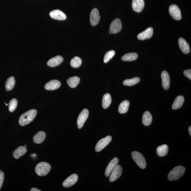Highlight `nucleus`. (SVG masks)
<instances>
[{
  "instance_id": "1",
  "label": "nucleus",
  "mask_w": 191,
  "mask_h": 191,
  "mask_svg": "<svg viewBox=\"0 0 191 191\" xmlns=\"http://www.w3.org/2000/svg\"><path fill=\"white\" fill-rule=\"evenodd\" d=\"M37 112L36 109H31L22 114L19 117V123L20 125L24 126L28 125L35 119Z\"/></svg>"
},
{
  "instance_id": "2",
  "label": "nucleus",
  "mask_w": 191,
  "mask_h": 191,
  "mask_svg": "<svg viewBox=\"0 0 191 191\" xmlns=\"http://www.w3.org/2000/svg\"><path fill=\"white\" fill-rule=\"evenodd\" d=\"M185 168L183 166H178L174 168L169 173L168 178L170 181L177 180L184 174Z\"/></svg>"
},
{
  "instance_id": "3",
  "label": "nucleus",
  "mask_w": 191,
  "mask_h": 191,
  "mask_svg": "<svg viewBox=\"0 0 191 191\" xmlns=\"http://www.w3.org/2000/svg\"><path fill=\"white\" fill-rule=\"evenodd\" d=\"M51 167L49 163L45 162L39 163L36 166L35 172L40 176H43L47 175L50 172Z\"/></svg>"
},
{
  "instance_id": "4",
  "label": "nucleus",
  "mask_w": 191,
  "mask_h": 191,
  "mask_svg": "<svg viewBox=\"0 0 191 191\" xmlns=\"http://www.w3.org/2000/svg\"><path fill=\"white\" fill-rule=\"evenodd\" d=\"M132 156L133 160L139 167L142 169L146 168V161L142 154L138 151H134L132 153Z\"/></svg>"
},
{
  "instance_id": "5",
  "label": "nucleus",
  "mask_w": 191,
  "mask_h": 191,
  "mask_svg": "<svg viewBox=\"0 0 191 191\" xmlns=\"http://www.w3.org/2000/svg\"><path fill=\"white\" fill-rule=\"evenodd\" d=\"M169 11L171 16L175 20H180L182 18L180 9L176 5H171L169 9Z\"/></svg>"
},
{
  "instance_id": "6",
  "label": "nucleus",
  "mask_w": 191,
  "mask_h": 191,
  "mask_svg": "<svg viewBox=\"0 0 191 191\" xmlns=\"http://www.w3.org/2000/svg\"><path fill=\"white\" fill-rule=\"evenodd\" d=\"M112 140L111 136H108L102 138L98 142L95 147V150L97 152L101 151L108 145Z\"/></svg>"
},
{
  "instance_id": "7",
  "label": "nucleus",
  "mask_w": 191,
  "mask_h": 191,
  "mask_svg": "<svg viewBox=\"0 0 191 191\" xmlns=\"http://www.w3.org/2000/svg\"><path fill=\"white\" fill-rule=\"evenodd\" d=\"M89 112L88 110L87 109H85L83 110L78 116L77 119V125L78 128L80 129L82 128L84 124L87 121L89 116Z\"/></svg>"
},
{
  "instance_id": "8",
  "label": "nucleus",
  "mask_w": 191,
  "mask_h": 191,
  "mask_svg": "<svg viewBox=\"0 0 191 191\" xmlns=\"http://www.w3.org/2000/svg\"><path fill=\"white\" fill-rule=\"evenodd\" d=\"M122 168L121 166L117 164L112 171L110 175L109 180L113 182L118 179L122 174Z\"/></svg>"
},
{
  "instance_id": "9",
  "label": "nucleus",
  "mask_w": 191,
  "mask_h": 191,
  "mask_svg": "<svg viewBox=\"0 0 191 191\" xmlns=\"http://www.w3.org/2000/svg\"><path fill=\"white\" fill-rule=\"evenodd\" d=\"M100 17L98 10L94 8L91 12L90 20L91 24L93 26L97 25L100 21Z\"/></svg>"
},
{
  "instance_id": "10",
  "label": "nucleus",
  "mask_w": 191,
  "mask_h": 191,
  "mask_svg": "<svg viewBox=\"0 0 191 191\" xmlns=\"http://www.w3.org/2000/svg\"><path fill=\"white\" fill-rule=\"evenodd\" d=\"M122 26L121 19L117 18L112 21L111 23L110 26V31L112 33H117L121 30Z\"/></svg>"
},
{
  "instance_id": "11",
  "label": "nucleus",
  "mask_w": 191,
  "mask_h": 191,
  "mask_svg": "<svg viewBox=\"0 0 191 191\" xmlns=\"http://www.w3.org/2000/svg\"><path fill=\"white\" fill-rule=\"evenodd\" d=\"M78 176L76 174H73L69 176L62 183L63 187L68 188L74 185L78 180Z\"/></svg>"
},
{
  "instance_id": "12",
  "label": "nucleus",
  "mask_w": 191,
  "mask_h": 191,
  "mask_svg": "<svg viewBox=\"0 0 191 191\" xmlns=\"http://www.w3.org/2000/svg\"><path fill=\"white\" fill-rule=\"evenodd\" d=\"M50 16L51 18L59 20H64L66 19V16L62 11L59 10H55L50 12Z\"/></svg>"
},
{
  "instance_id": "13",
  "label": "nucleus",
  "mask_w": 191,
  "mask_h": 191,
  "mask_svg": "<svg viewBox=\"0 0 191 191\" xmlns=\"http://www.w3.org/2000/svg\"><path fill=\"white\" fill-rule=\"evenodd\" d=\"M153 29L151 27L146 29V30L139 34L138 38L139 40H144L151 38L153 36Z\"/></svg>"
},
{
  "instance_id": "14",
  "label": "nucleus",
  "mask_w": 191,
  "mask_h": 191,
  "mask_svg": "<svg viewBox=\"0 0 191 191\" xmlns=\"http://www.w3.org/2000/svg\"><path fill=\"white\" fill-rule=\"evenodd\" d=\"M132 6L134 11L140 13L143 11L145 3L144 0H133Z\"/></svg>"
},
{
  "instance_id": "15",
  "label": "nucleus",
  "mask_w": 191,
  "mask_h": 191,
  "mask_svg": "<svg viewBox=\"0 0 191 191\" xmlns=\"http://www.w3.org/2000/svg\"><path fill=\"white\" fill-rule=\"evenodd\" d=\"M162 78V86L164 89L168 90L169 88L170 84V80L169 75L166 71L164 70L161 73Z\"/></svg>"
},
{
  "instance_id": "16",
  "label": "nucleus",
  "mask_w": 191,
  "mask_h": 191,
  "mask_svg": "<svg viewBox=\"0 0 191 191\" xmlns=\"http://www.w3.org/2000/svg\"><path fill=\"white\" fill-rule=\"evenodd\" d=\"M119 162V159L117 158H114L110 161L105 171V175L106 177H108L109 176L112 170L118 164Z\"/></svg>"
},
{
  "instance_id": "17",
  "label": "nucleus",
  "mask_w": 191,
  "mask_h": 191,
  "mask_svg": "<svg viewBox=\"0 0 191 191\" xmlns=\"http://www.w3.org/2000/svg\"><path fill=\"white\" fill-rule=\"evenodd\" d=\"M179 47L182 52L185 54L189 53L190 52V48L189 45L184 39L180 38L178 40Z\"/></svg>"
},
{
  "instance_id": "18",
  "label": "nucleus",
  "mask_w": 191,
  "mask_h": 191,
  "mask_svg": "<svg viewBox=\"0 0 191 191\" xmlns=\"http://www.w3.org/2000/svg\"><path fill=\"white\" fill-rule=\"evenodd\" d=\"M63 60V58L61 56H57L50 59L47 62L49 66L54 67L59 65L62 63Z\"/></svg>"
},
{
  "instance_id": "19",
  "label": "nucleus",
  "mask_w": 191,
  "mask_h": 191,
  "mask_svg": "<svg viewBox=\"0 0 191 191\" xmlns=\"http://www.w3.org/2000/svg\"><path fill=\"white\" fill-rule=\"evenodd\" d=\"M61 85L60 81L57 80H53L46 83L45 88L48 90H53L58 89L60 87Z\"/></svg>"
},
{
  "instance_id": "20",
  "label": "nucleus",
  "mask_w": 191,
  "mask_h": 191,
  "mask_svg": "<svg viewBox=\"0 0 191 191\" xmlns=\"http://www.w3.org/2000/svg\"><path fill=\"white\" fill-rule=\"evenodd\" d=\"M184 101V97L183 96H177L173 103L172 106V109L176 110L180 108L182 106Z\"/></svg>"
},
{
  "instance_id": "21",
  "label": "nucleus",
  "mask_w": 191,
  "mask_h": 191,
  "mask_svg": "<svg viewBox=\"0 0 191 191\" xmlns=\"http://www.w3.org/2000/svg\"><path fill=\"white\" fill-rule=\"evenodd\" d=\"M27 151V149L24 146H20L17 148L13 152L14 157L16 159H18L21 156L25 154Z\"/></svg>"
},
{
  "instance_id": "22",
  "label": "nucleus",
  "mask_w": 191,
  "mask_h": 191,
  "mask_svg": "<svg viewBox=\"0 0 191 191\" xmlns=\"http://www.w3.org/2000/svg\"><path fill=\"white\" fill-rule=\"evenodd\" d=\"M46 134L45 132L40 131L38 132L34 136L33 140L34 142L36 144H40L45 140Z\"/></svg>"
},
{
  "instance_id": "23",
  "label": "nucleus",
  "mask_w": 191,
  "mask_h": 191,
  "mask_svg": "<svg viewBox=\"0 0 191 191\" xmlns=\"http://www.w3.org/2000/svg\"><path fill=\"white\" fill-rule=\"evenodd\" d=\"M152 121V117L150 112L146 111L144 112L142 117V122L144 125L148 126L151 124Z\"/></svg>"
},
{
  "instance_id": "24",
  "label": "nucleus",
  "mask_w": 191,
  "mask_h": 191,
  "mask_svg": "<svg viewBox=\"0 0 191 191\" xmlns=\"http://www.w3.org/2000/svg\"><path fill=\"white\" fill-rule=\"evenodd\" d=\"M112 102V98L111 95L107 93L104 96L102 99V106L104 109L108 108L111 105Z\"/></svg>"
},
{
  "instance_id": "25",
  "label": "nucleus",
  "mask_w": 191,
  "mask_h": 191,
  "mask_svg": "<svg viewBox=\"0 0 191 191\" xmlns=\"http://www.w3.org/2000/svg\"><path fill=\"white\" fill-rule=\"evenodd\" d=\"M129 105V102L127 100H125L122 101L119 105L118 111L120 113H125L128 111Z\"/></svg>"
},
{
  "instance_id": "26",
  "label": "nucleus",
  "mask_w": 191,
  "mask_h": 191,
  "mask_svg": "<svg viewBox=\"0 0 191 191\" xmlns=\"http://www.w3.org/2000/svg\"><path fill=\"white\" fill-rule=\"evenodd\" d=\"M168 150V146L166 144H163L158 147L157 148L156 152L159 156L163 157L167 155Z\"/></svg>"
},
{
  "instance_id": "27",
  "label": "nucleus",
  "mask_w": 191,
  "mask_h": 191,
  "mask_svg": "<svg viewBox=\"0 0 191 191\" xmlns=\"http://www.w3.org/2000/svg\"><path fill=\"white\" fill-rule=\"evenodd\" d=\"M138 54L134 53H129L126 54L121 58L122 61H132L135 60L138 58Z\"/></svg>"
},
{
  "instance_id": "28",
  "label": "nucleus",
  "mask_w": 191,
  "mask_h": 191,
  "mask_svg": "<svg viewBox=\"0 0 191 191\" xmlns=\"http://www.w3.org/2000/svg\"><path fill=\"white\" fill-rule=\"evenodd\" d=\"M80 78L76 76L71 77L67 80V83L70 87L74 88L77 87L80 82Z\"/></svg>"
},
{
  "instance_id": "29",
  "label": "nucleus",
  "mask_w": 191,
  "mask_h": 191,
  "mask_svg": "<svg viewBox=\"0 0 191 191\" xmlns=\"http://www.w3.org/2000/svg\"><path fill=\"white\" fill-rule=\"evenodd\" d=\"M15 84V80L14 77H11L6 81L5 87L7 91H10L13 89Z\"/></svg>"
},
{
  "instance_id": "30",
  "label": "nucleus",
  "mask_w": 191,
  "mask_h": 191,
  "mask_svg": "<svg viewBox=\"0 0 191 191\" xmlns=\"http://www.w3.org/2000/svg\"><path fill=\"white\" fill-rule=\"evenodd\" d=\"M140 78L137 77L131 79H127L125 80L123 83V85L127 86H132L138 84L140 82Z\"/></svg>"
},
{
  "instance_id": "31",
  "label": "nucleus",
  "mask_w": 191,
  "mask_h": 191,
  "mask_svg": "<svg viewBox=\"0 0 191 191\" xmlns=\"http://www.w3.org/2000/svg\"><path fill=\"white\" fill-rule=\"evenodd\" d=\"M70 65L74 68L79 67L82 63V60L80 57L76 56L70 61Z\"/></svg>"
},
{
  "instance_id": "32",
  "label": "nucleus",
  "mask_w": 191,
  "mask_h": 191,
  "mask_svg": "<svg viewBox=\"0 0 191 191\" xmlns=\"http://www.w3.org/2000/svg\"><path fill=\"white\" fill-rule=\"evenodd\" d=\"M115 53H116V52L113 50L109 51L107 52L104 55V62L105 63L108 62L114 57Z\"/></svg>"
},
{
  "instance_id": "33",
  "label": "nucleus",
  "mask_w": 191,
  "mask_h": 191,
  "mask_svg": "<svg viewBox=\"0 0 191 191\" xmlns=\"http://www.w3.org/2000/svg\"><path fill=\"white\" fill-rule=\"evenodd\" d=\"M18 101L15 99H12L9 103V109L11 112H13L16 108Z\"/></svg>"
},
{
  "instance_id": "34",
  "label": "nucleus",
  "mask_w": 191,
  "mask_h": 191,
  "mask_svg": "<svg viewBox=\"0 0 191 191\" xmlns=\"http://www.w3.org/2000/svg\"><path fill=\"white\" fill-rule=\"evenodd\" d=\"M4 176L3 171L0 170V189L3 185L4 180Z\"/></svg>"
},
{
  "instance_id": "35",
  "label": "nucleus",
  "mask_w": 191,
  "mask_h": 191,
  "mask_svg": "<svg viewBox=\"0 0 191 191\" xmlns=\"http://www.w3.org/2000/svg\"><path fill=\"white\" fill-rule=\"evenodd\" d=\"M184 74L185 76L189 78L190 80L191 79V70H186L184 72Z\"/></svg>"
},
{
  "instance_id": "36",
  "label": "nucleus",
  "mask_w": 191,
  "mask_h": 191,
  "mask_svg": "<svg viewBox=\"0 0 191 191\" xmlns=\"http://www.w3.org/2000/svg\"><path fill=\"white\" fill-rule=\"evenodd\" d=\"M30 191H41L40 190H39L38 189L35 188H32Z\"/></svg>"
},
{
  "instance_id": "37",
  "label": "nucleus",
  "mask_w": 191,
  "mask_h": 191,
  "mask_svg": "<svg viewBox=\"0 0 191 191\" xmlns=\"http://www.w3.org/2000/svg\"><path fill=\"white\" fill-rule=\"evenodd\" d=\"M189 132L190 135H191V126H190L189 127Z\"/></svg>"
},
{
  "instance_id": "38",
  "label": "nucleus",
  "mask_w": 191,
  "mask_h": 191,
  "mask_svg": "<svg viewBox=\"0 0 191 191\" xmlns=\"http://www.w3.org/2000/svg\"><path fill=\"white\" fill-rule=\"evenodd\" d=\"M109 33L110 34H111L112 33L110 31V30H109Z\"/></svg>"
},
{
  "instance_id": "39",
  "label": "nucleus",
  "mask_w": 191,
  "mask_h": 191,
  "mask_svg": "<svg viewBox=\"0 0 191 191\" xmlns=\"http://www.w3.org/2000/svg\"><path fill=\"white\" fill-rule=\"evenodd\" d=\"M6 104V106H8V104Z\"/></svg>"
},
{
  "instance_id": "40",
  "label": "nucleus",
  "mask_w": 191,
  "mask_h": 191,
  "mask_svg": "<svg viewBox=\"0 0 191 191\" xmlns=\"http://www.w3.org/2000/svg\"><path fill=\"white\" fill-rule=\"evenodd\" d=\"M25 146V147H26V145H25V146Z\"/></svg>"
}]
</instances>
